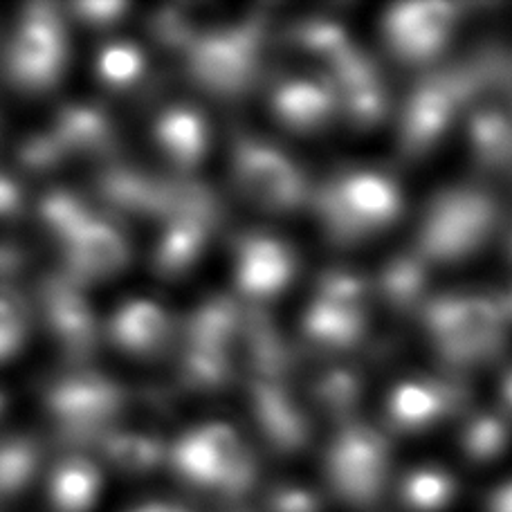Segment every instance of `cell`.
<instances>
[{
    "label": "cell",
    "mask_w": 512,
    "mask_h": 512,
    "mask_svg": "<svg viewBox=\"0 0 512 512\" xmlns=\"http://www.w3.org/2000/svg\"><path fill=\"white\" fill-rule=\"evenodd\" d=\"M492 512H512V483H508L506 488L499 490Z\"/></svg>",
    "instance_id": "32"
},
{
    "label": "cell",
    "mask_w": 512,
    "mask_h": 512,
    "mask_svg": "<svg viewBox=\"0 0 512 512\" xmlns=\"http://www.w3.org/2000/svg\"><path fill=\"white\" fill-rule=\"evenodd\" d=\"M236 169L245 194L270 209L295 207L304 196V182L288 158L263 144H245L236 155Z\"/></svg>",
    "instance_id": "8"
},
{
    "label": "cell",
    "mask_w": 512,
    "mask_h": 512,
    "mask_svg": "<svg viewBox=\"0 0 512 512\" xmlns=\"http://www.w3.org/2000/svg\"><path fill=\"white\" fill-rule=\"evenodd\" d=\"M39 463L41 450L34 438L23 434L0 438V497L21 492L34 479Z\"/></svg>",
    "instance_id": "20"
},
{
    "label": "cell",
    "mask_w": 512,
    "mask_h": 512,
    "mask_svg": "<svg viewBox=\"0 0 512 512\" xmlns=\"http://www.w3.org/2000/svg\"><path fill=\"white\" fill-rule=\"evenodd\" d=\"M3 409H5V393L0 391V414H3Z\"/></svg>",
    "instance_id": "34"
},
{
    "label": "cell",
    "mask_w": 512,
    "mask_h": 512,
    "mask_svg": "<svg viewBox=\"0 0 512 512\" xmlns=\"http://www.w3.org/2000/svg\"><path fill=\"white\" fill-rule=\"evenodd\" d=\"M504 393H506V398H508V402L512 405V376H508V380L504 384Z\"/></svg>",
    "instance_id": "33"
},
{
    "label": "cell",
    "mask_w": 512,
    "mask_h": 512,
    "mask_svg": "<svg viewBox=\"0 0 512 512\" xmlns=\"http://www.w3.org/2000/svg\"><path fill=\"white\" fill-rule=\"evenodd\" d=\"M432 326L454 358H474L499 344L504 315L490 299H447L432 310Z\"/></svg>",
    "instance_id": "6"
},
{
    "label": "cell",
    "mask_w": 512,
    "mask_h": 512,
    "mask_svg": "<svg viewBox=\"0 0 512 512\" xmlns=\"http://www.w3.org/2000/svg\"><path fill=\"white\" fill-rule=\"evenodd\" d=\"M155 137L169 160L182 167L196 164L207 149V128L203 117L185 106L169 108L155 124Z\"/></svg>",
    "instance_id": "17"
},
{
    "label": "cell",
    "mask_w": 512,
    "mask_h": 512,
    "mask_svg": "<svg viewBox=\"0 0 512 512\" xmlns=\"http://www.w3.org/2000/svg\"><path fill=\"white\" fill-rule=\"evenodd\" d=\"M506 443V425L504 420L495 416H483L474 420L468 429V436H465V445H468V452L474 456H481V459H488V456L497 454Z\"/></svg>",
    "instance_id": "27"
},
{
    "label": "cell",
    "mask_w": 512,
    "mask_h": 512,
    "mask_svg": "<svg viewBox=\"0 0 512 512\" xmlns=\"http://www.w3.org/2000/svg\"><path fill=\"white\" fill-rule=\"evenodd\" d=\"M250 48L236 34L212 36L194 54L196 75L218 88L241 86L250 70Z\"/></svg>",
    "instance_id": "15"
},
{
    "label": "cell",
    "mask_w": 512,
    "mask_h": 512,
    "mask_svg": "<svg viewBox=\"0 0 512 512\" xmlns=\"http://www.w3.org/2000/svg\"><path fill=\"white\" fill-rule=\"evenodd\" d=\"M66 259V272L81 283L111 279L120 272L128 259V243L111 218L97 209L88 221L59 243Z\"/></svg>",
    "instance_id": "7"
},
{
    "label": "cell",
    "mask_w": 512,
    "mask_h": 512,
    "mask_svg": "<svg viewBox=\"0 0 512 512\" xmlns=\"http://www.w3.org/2000/svg\"><path fill=\"white\" fill-rule=\"evenodd\" d=\"M70 12L75 14L79 21L88 25H108L115 23L122 12H126V5L122 3H79L70 7Z\"/></svg>",
    "instance_id": "30"
},
{
    "label": "cell",
    "mask_w": 512,
    "mask_h": 512,
    "mask_svg": "<svg viewBox=\"0 0 512 512\" xmlns=\"http://www.w3.org/2000/svg\"><path fill=\"white\" fill-rule=\"evenodd\" d=\"M106 333L115 346L133 355H151L167 344L171 322L149 299H128L108 319Z\"/></svg>",
    "instance_id": "13"
},
{
    "label": "cell",
    "mask_w": 512,
    "mask_h": 512,
    "mask_svg": "<svg viewBox=\"0 0 512 512\" xmlns=\"http://www.w3.org/2000/svg\"><path fill=\"white\" fill-rule=\"evenodd\" d=\"M400 209L396 185L380 173H351L328 191L326 214L344 234L371 232L393 221Z\"/></svg>",
    "instance_id": "4"
},
{
    "label": "cell",
    "mask_w": 512,
    "mask_h": 512,
    "mask_svg": "<svg viewBox=\"0 0 512 512\" xmlns=\"http://www.w3.org/2000/svg\"><path fill=\"white\" fill-rule=\"evenodd\" d=\"M173 459L187 479L200 483L234 477L243 468L236 434L223 425H207L196 429V432H189L176 445Z\"/></svg>",
    "instance_id": "10"
},
{
    "label": "cell",
    "mask_w": 512,
    "mask_h": 512,
    "mask_svg": "<svg viewBox=\"0 0 512 512\" xmlns=\"http://www.w3.org/2000/svg\"><path fill=\"white\" fill-rule=\"evenodd\" d=\"M34 310L12 288L0 286V367L12 362L30 342Z\"/></svg>",
    "instance_id": "21"
},
{
    "label": "cell",
    "mask_w": 512,
    "mask_h": 512,
    "mask_svg": "<svg viewBox=\"0 0 512 512\" xmlns=\"http://www.w3.org/2000/svg\"><path fill=\"white\" fill-rule=\"evenodd\" d=\"M68 61V27L59 9L45 3L23 7L5 43L9 84L25 95H43L61 84Z\"/></svg>",
    "instance_id": "1"
},
{
    "label": "cell",
    "mask_w": 512,
    "mask_h": 512,
    "mask_svg": "<svg viewBox=\"0 0 512 512\" xmlns=\"http://www.w3.org/2000/svg\"><path fill=\"white\" fill-rule=\"evenodd\" d=\"M23 265V252L18 245L0 239V279H7Z\"/></svg>",
    "instance_id": "31"
},
{
    "label": "cell",
    "mask_w": 512,
    "mask_h": 512,
    "mask_svg": "<svg viewBox=\"0 0 512 512\" xmlns=\"http://www.w3.org/2000/svg\"><path fill=\"white\" fill-rule=\"evenodd\" d=\"M333 477L346 495L369 499L384 474V447L369 429H351L333 447Z\"/></svg>",
    "instance_id": "12"
},
{
    "label": "cell",
    "mask_w": 512,
    "mask_h": 512,
    "mask_svg": "<svg viewBox=\"0 0 512 512\" xmlns=\"http://www.w3.org/2000/svg\"><path fill=\"white\" fill-rule=\"evenodd\" d=\"M41 402L57 432H84L117 423L128 402V393L120 382L104 373L70 367L43 384Z\"/></svg>",
    "instance_id": "3"
},
{
    "label": "cell",
    "mask_w": 512,
    "mask_h": 512,
    "mask_svg": "<svg viewBox=\"0 0 512 512\" xmlns=\"http://www.w3.org/2000/svg\"><path fill=\"white\" fill-rule=\"evenodd\" d=\"M70 158L57 137L45 126L34 128V131L25 133L18 142V162L21 167L32 173H48L66 164Z\"/></svg>",
    "instance_id": "25"
},
{
    "label": "cell",
    "mask_w": 512,
    "mask_h": 512,
    "mask_svg": "<svg viewBox=\"0 0 512 512\" xmlns=\"http://www.w3.org/2000/svg\"><path fill=\"white\" fill-rule=\"evenodd\" d=\"M48 128L66 149L68 158H106L117 149V128L104 108L70 102L52 115Z\"/></svg>",
    "instance_id": "11"
},
{
    "label": "cell",
    "mask_w": 512,
    "mask_h": 512,
    "mask_svg": "<svg viewBox=\"0 0 512 512\" xmlns=\"http://www.w3.org/2000/svg\"><path fill=\"white\" fill-rule=\"evenodd\" d=\"M492 225L488 198L474 194H450L438 200L427 214L423 243L434 256L456 259L486 239Z\"/></svg>",
    "instance_id": "5"
},
{
    "label": "cell",
    "mask_w": 512,
    "mask_h": 512,
    "mask_svg": "<svg viewBox=\"0 0 512 512\" xmlns=\"http://www.w3.org/2000/svg\"><path fill=\"white\" fill-rule=\"evenodd\" d=\"M99 191L108 203L126 209L128 214H151L167 207L164 187L128 167H108L99 176Z\"/></svg>",
    "instance_id": "18"
},
{
    "label": "cell",
    "mask_w": 512,
    "mask_h": 512,
    "mask_svg": "<svg viewBox=\"0 0 512 512\" xmlns=\"http://www.w3.org/2000/svg\"><path fill=\"white\" fill-rule=\"evenodd\" d=\"M236 272L243 290H248L250 295H274L290 279L292 256L281 243L256 236L243 243Z\"/></svg>",
    "instance_id": "14"
},
{
    "label": "cell",
    "mask_w": 512,
    "mask_h": 512,
    "mask_svg": "<svg viewBox=\"0 0 512 512\" xmlns=\"http://www.w3.org/2000/svg\"><path fill=\"white\" fill-rule=\"evenodd\" d=\"M274 106L290 126L313 128L333 111V97L324 86H317L313 81H295L279 90Z\"/></svg>",
    "instance_id": "19"
},
{
    "label": "cell",
    "mask_w": 512,
    "mask_h": 512,
    "mask_svg": "<svg viewBox=\"0 0 512 512\" xmlns=\"http://www.w3.org/2000/svg\"><path fill=\"white\" fill-rule=\"evenodd\" d=\"M387 288L398 299L416 295L420 288V270L414 263H398L387 272Z\"/></svg>",
    "instance_id": "29"
},
{
    "label": "cell",
    "mask_w": 512,
    "mask_h": 512,
    "mask_svg": "<svg viewBox=\"0 0 512 512\" xmlns=\"http://www.w3.org/2000/svg\"><path fill=\"white\" fill-rule=\"evenodd\" d=\"M32 310L52 344L72 367H84L97 353L102 328L90 304L86 283L70 272L54 270L43 274L36 286Z\"/></svg>",
    "instance_id": "2"
},
{
    "label": "cell",
    "mask_w": 512,
    "mask_h": 512,
    "mask_svg": "<svg viewBox=\"0 0 512 512\" xmlns=\"http://www.w3.org/2000/svg\"><path fill=\"white\" fill-rule=\"evenodd\" d=\"M405 492L411 506L432 510L443 506L452 495V481L438 470H418L409 477Z\"/></svg>",
    "instance_id": "26"
},
{
    "label": "cell",
    "mask_w": 512,
    "mask_h": 512,
    "mask_svg": "<svg viewBox=\"0 0 512 512\" xmlns=\"http://www.w3.org/2000/svg\"><path fill=\"white\" fill-rule=\"evenodd\" d=\"M25 209V191L12 173L0 171V218H16Z\"/></svg>",
    "instance_id": "28"
},
{
    "label": "cell",
    "mask_w": 512,
    "mask_h": 512,
    "mask_svg": "<svg viewBox=\"0 0 512 512\" xmlns=\"http://www.w3.org/2000/svg\"><path fill=\"white\" fill-rule=\"evenodd\" d=\"M443 409V396L429 384L405 382L393 391L391 416L402 427H423Z\"/></svg>",
    "instance_id": "24"
},
{
    "label": "cell",
    "mask_w": 512,
    "mask_h": 512,
    "mask_svg": "<svg viewBox=\"0 0 512 512\" xmlns=\"http://www.w3.org/2000/svg\"><path fill=\"white\" fill-rule=\"evenodd\" d=\"M454 14L445 3H407L384 18V32L398 57L420 61L443 48L452 32Z\"/></svg>",
    "instance_id": "9"
},
{
    "label": "cell",
    "mask_w": 512,
    "mask_h": 512,
    "mask_svg": "<svg viewBox=\"0 0 512 512\" xmlns=\"http://www.w3.org/2000/svg\"><path fill=\"white\" fill-rule=\"evenodd\" d=\"M146 59L131 41H111L97 54V77L108 88L122 90L144 75Z\"/></svg>",
    "instance_id": "23"
},
{
    "label": "cell",
    "mask_w": 512,
    "mask_h": 512,
    "mask_svg": "<svg viewBox=\"0 0 512 512\" xmlns=\"http://www.w3.org/2000/svg\"><path fill=\"white\" fill-rule=\"evenodd\" d=\"M102 490V472L84 454H70L54 468L50 497L63 512H84L95 504Z\"/></svg>",
    "instance_id": "16"
},
{
    "label": "cell",
    "mask_w": 512,
    "mask_h": 512,
    "mask_svg": "<svg viewBox=\"0 0 512 512\" xmlns=\"http://www.w3.org/2000/svg\"><path fill=\"white\" fill-rule=\"evenodd\" d=\"M200 245H203V227H200V223L185 216H176L164 230L158 248H155V265L164 274L185 270L198 256Z\"/></svg>",
    "instance_id": "22"
}]
</instances>
